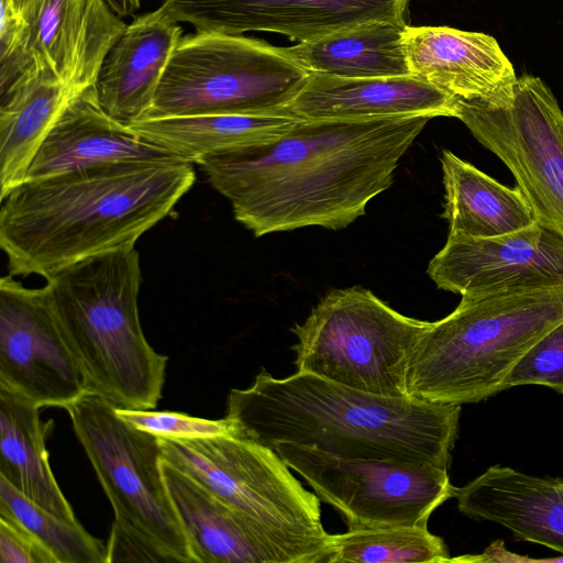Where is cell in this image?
<instances>
[{"label": "cell", "mask_w": 563, "mask_h": 563, "mask_svg": "<svg viewBox=\"0 0 563 563\" xmlns=\"http://www.w3.org/2000/svg\"><path fill=\"white\" fill-rule=\"evenodd\" d=\"M461 405L362 391L311 373L275 378L265 368L231 389L229 433L273 449L279 442L343 459L402 461L449 468Z\"/></svg>", "instance_id": "obj_3"}, {"label": "cell", "mask_w": 563, "mask_h": 563, "mask_svg": "<svg viewBox=\"0 0 563 563\" xmlns=\"http://www.w3.org/2000/svg\"><path fill=\"white\" fill-rule=\"evenodd\" d=\"M35 404L0 387V476L58 518L78 523L48 463L46 433Z\"/></svg>", "instance_id": "obj_23"}, {"label": "cell", "mask_w": 563, "mask_h": 563, "mask_svg": "<svg viewBox=\"0 0 563 563\" xmlns=\"http://www.w3.org/2000/svg\"><path fill=\"white\" fill-rule=\"evenodd\" d=\"M34 0H12L14 8L23 15L32 5Z\"/></svg>", "instance_id": "obj_35"}, {"label": "cell", "mask_w": 563, "mask_h": 563, "mask_svg": "<svg viewBox=\"0 0 563 563\" xmlns=\"http://www.w3.org/2000/svg\"><path fill=\"white\" fill-rule=\"evenodd\" d=\"M410 0H165L154 12L196 32H273L307 42L374 21L406 22Z\"/></svg>", "instance_id": "obj_13"}, {"label": "cell", "mask_w": 563, "mask_h": 563, "mask_svg": "<svg viewBox=\"0 0 563 563\" xmlns=\"http://www.w3.org/2000/svg\"><path fill=\"white\" fill-rule=\"evenodd\" d=\"M427 273L461 296L563 287V236L538 221L495 238L448 235Z\"/></svg>", "instance_id": "obj_14"}, {"label": "cell", "mask_w": 563, "mask_h": 563, "mask_svg": "<svg viewBox=\"0 0 563 563\" xmlns=\"http://www.w3.org/2000/svg\"><path fill=\"white\" fill-rule=\"evenodd\" d=\"M455 118L511 172L538 222L563 236V110L537 76L517 78L510 99H456Z\"/></svg>", "instance_id": "obj_11"}, {"label": "cell", "mask_w": 563, "mask_h": 563, "mask_svg": "<svg viewBox=\"0 0 563 563\" xmlns=\"http://www.w3.org/2000/svg\"><path fill=\"white\" fill-rule=\"evenodd\" d=\"M0 510L30 530L57 563H107V544L78 523L63 520L30 500L0 476Z\"/></svg>", "instance_id": "obj_27"}, {"label": "cell", "mask_w": 563, "mask_h": 563, "mask_svg": "<svg viewBox=\"0 0 563 563\" xmlns=\"http://www.w3.org/2000/svg\"><path fill=\"white\" fill-rule=\"evenodd\" d=\"M76 97L48 69L0 103V200L22 184L49 130Z\"/></svg>", "instance_id": "obj_25"}, {"label": "cell", "mask_w": 563, "mask_h": 563, "mask_svg": "<svg viewBox=\"0 0 563 563\" xmlns=\"http://www.w3.org/2000/svg\"><path fill=\"white\" fill-rule=\"evenodd\" d=\"M461 297L416 343L407 373L409 397L440 405L489 398L503 390L523 354L563 321V287Z\"/></svg>", "instance_id": "obj_5"}, {"label": "cell", "mask_w": 563, "mask_h": 563, "mask_svg": "<svg viewBox=\"0 0 563 563\" xmlns=\"http://www.w3.org/2000/svg\"><path fill=\"white\" fill-rule=\"evenodd\" d=\"M0 387L40 408L65 409L88 391L45 287L11 274L0 280Z\"/></svg>", "instance_id": "obj_12"}, {"label": "cell", "mask_w": 563, "mask_h": 563, "mask_svg": "<svg viewBox=\"0 0 563 563\" xmlns=\"http://www.w3.org/2000/svg\"><path fill=\"white\" fill-rule=\"evenodd\" d=\"M273 450L340 514L347 530L427 528L431 514L456 495L448 470L433 465L343 459L291 442Z\"/></svg>", "instance_id": "obj_10"}, {"label": "cell", "mask_w": 563, "mask_h": 563, "mask_svg": "<svg viewBox=\"0 0 563 563\" xmlns=\"http://www.w3.org/2000/svg\"><path fill=\"white\" fill-rule=\"evenodd\" d=\"M117 413L136 429L173 440H191L229 432L225 418L209 420L170 411L115 408Z\"/></svg>", "instance_id": "obj_32"}, {"label": "cell", "mask_w": 563, "mask_h": 563, "mask_svg": "<svg viewBox=\"0 0 563 563\" xmlns=\"http://www.w3.org/2000/svg\"><path fill=\"white\" fill-rule=\"evenodd\" d=\"M309 74L284 47L196 32L178 42L144 119L284 112Z\"/></svg>", "instance_id": "obj_6"}, {"label": "cell", "mask_w": 563, "mask_h": 563, "mask_svg": "<svg viewBox=\"0 0 563 563\" xmlns=\"http://www.w3.org/2000/svg\"><path fill=\"white\" fill-rule=\"evenodd\" d=\"M196 179L184 159L119 162L25 180L1 199L0 246L10 274H49L134 246Z\"/></svg>", "instance_id": "obj_2"}, {"label": "cell", "mask_w": 563, "mask_h": 563, "mask_svg": "<svg viewBox=\"0 0 563 563\" xmlns=\"http://www.w3.org/2000/svg\"><path fill=\"white\" fill-rule=\"evenodd\" d=\"M181 37L178 24L154 11L126 25L93 85L101 107L111 118L125 125L145 118Z\"/></svg>", "instance_id": "obj_20"}, {"label": "cell", "mask_w": 563, "mask_h": 563, "mask_svg": "<svg viewBox=\"0 0 563 563\" xmlns=\"http://www.w3.org/2000/svg\"><path fill=\"white\" fill-rule=\"evenodd\" d=\"M45 279L51 307L88 391L120 408L154 409L167 356L155 352L142 331L135 245L85 258Z\"/></svg>", "instance_id": "obj_4"}, {"label": "cell", "mask_w": 563, "mask_h": 563, "mask_svg": "<svg viewBox=\"0 0 563 563\" xmlns=\"http://www.w3.org/2000/svg\"><path fill=\"white\" fill-rule=\"evenodd\" d=\"M86 0H34L23 14L30 47L42 69L64 81L71 67Z\"/></svg>", "instance_id": "obj_28"}, {"label": "cell", "mask_w": 563, "mask_h": 563, "mask_svg": "<svg viewBox=\"0 0 563 563\" xmlns=\"http://www.w3.org/2000/svg\"><path fill=\"white\" fill-rule=\"evenodd\" d=\"M115 408L89 391L65 408L113 508L111 531L155 547L170 562L195 563L163 476L158 438Z\"/></svg>", "instance_id": "obj_9"}, {"label": "cell", "mask_w": 563, "mask_h": 563, "mask_svg": "<svg viewBox=\"0 0 563 563\" xmlns=\"http://www.w3.org/2000/svg\"><path fill=\"white\" fill-rule=\"evenodd\" d=\"M298 120L287 111L218 113L144 119L129 126L144 141L196 163L206 155L275 142Z\"/></svg>", "instance_id": "obj_22"}, {"label": "cell", "mask_w": 563, "mask_h": 563, "mask_svg": "<svg viewBox=\"0 0 563 563\" xmlns=\"http://www.w3.org/2000/svg\"><path fill=\"white\" fill-rule=\"evenodd\" d=\"M0 103L42 69L29 44L25 19L12 0H0Z\"/></svg>", "instance_id": "obj_30"}, {"label": "cell", "mask_w": 563, "mask_h": 563, "mask_svg": "<svg viewBox=\"0 0 563 563\" xmlns=\"http://www.w3.org/2000/svg\"><path fill=\"white\" fill-rule=\"evenodd\" d=\"M444 541L422 527H385L332 534L329 563L450 562Z\"/></svg>", "instance_id": "obj_26"}, {"label": "cell", "mask_w": 563, "mask_h": 563, "mask_svg": "<svg viewBox=\"0 0 563 563\" xmlns=\"http://www.w3.org/2000/svg\"><path fill=\"white\" fill-rule=\"evenodd\" d=\"M407 22L374 21L298 43L284 51L309 73L340 77L406 76Z\"/></svg>", "instance_id": "obj_24"}, {"label": "cell", "mask_w": 563, "mask_h": 563, "mask_svg": "<svg viewBox=\"0 0 563 563\" xmlns=\"http://www.w3.org/2000/svg\"><path fill=\"white\" fill-rule=\"evenodd\" d=\"M455 497L462 514L563 554V479L495 465L457 488Z\"/></svg>", "instance_id": "obj_19"}, {"label": "cell", "mask_w": 563, "mask_h": 563, "mask_svg": "<svg viewBox=\"0 0 563 563\" xmlns=\"http://www.w3.org/2000/svg\"><path fill=\"white\" fill-rule=\"evenodd\" d=\"M126 25L103 0H86L81 29L65 81L75 96L95 85L107 54Z\"/></svg>", "instance_id": "obj_29"}, {"label": "cell", "mask_w": 563, "mask_h": 563, "mask_svg": "<svg viewBox=\"0 0 563 563\" xmlns=\"http://www.w3.org/2000/svg\"><path fill=\"white\" fill-rule=\"evenodd\" d=\"M430 321L406 317L371 290L353 286L328 292L291 331L297 372L362 391L407 397L412 351Z\"/></svg>", "instance_id": "obj_7"}, {"label": "cell", "mask_w": 563, "mask_h": 563, "mask_svg": "<svg viewBox=\"0 0 563 563\" xmlns=\"http://www.w3.org/2000/svg\"><path fill=\"white\" fill-rule=\"evenodd\" d=\"M0 563H57V560L30 530L0 510Z\"/></svg>", "instance_id": "obj_33"}, {"label": "cell", "mask_w": 563, "mask_h": 563, "mask_svg": "<svg viewBox=\"0 0 563 563\" xmlns=\"http://www.w3.org/2000/svg\"><path fill=\"white\" fill-rule=\"evenodd\" d=\"M522 385H542L563 394V321L516 363L504 382L503 390Z\"/></svg>", "instance_id": "obj_31"}, {"label": "cell", "mask_w": 563, "mask_h": 563, "mask_svg": "<svg viewBox=\"0 0 563 563\" xmlns=\"http://www.w3.org/2000/svg\"><path fill=\"white\" fill-rule=\"evenodd\" d=\"M428 115L299 119L275 142L196 164L255 236L305 227L346 228L388 189Z\"/></svg>", "instance_id": "obj_1"}, {"label": "cell", "mask_w": 563, "mask_h": 563, "mask_svg": "<svg viewBox=\"0 0 563 563\" xmlns=\"http://www.w3.org/2000/svg\"><path fill=\"white\" fill-rule=\"evenodd\" d=\"M285 110L305 120L455 118L456 98L412 75L350 78L310 73Z\"/></svg>", "instance_id": "obj_17"}, {"label": "cell", "mask_w": 563, "mask_h": 563, "mask_svg": "<svg viewBox=\"0 0 563 563\" xmlns=\"http://www.w3.org/2000/svg\"><path fill=\"white\" fill-rule=\"evenodd\" d=\"M441 166L448 235L495 238L537 222L518 186L503 185L449 150L442 152Z\"/></svg>", "instance_id": "obj_21"}, {"label": "cell", "mask_w": 563, "mask_h": 563, "mask_svg": "<svg viewBox=\"0 0 563 563\" xmlns=\"http://www.w3.org/2000/svg\"><path fill=\"white\" fill-rule=\"evenodd\" d=\"M175 159L181 158L144 141L129 125L111 118L92 86L74 97L55 121L25 180L119 162Z\"/></svg>", "instance_id": "obj_18"}, {"label": "cell", "mask_w": 563, "mask_h": 563, "mask_svg": "<svg viewBox=\"0 0 563 563\" xmlns=\"http://www.w3.org/2000/svg\"><path fill=\"white\" fill-rule=\"evenodd\" d=\"M158 440L162 459L275 537L329 562L332 534L322 526L321 500L301 485L275 450L229 432Z\"/></svg>", "instance_id": "obj_8"}, {"label": "cell", "mask_w": 563, "mask_h": 563, "mask_svg": "<svg viewBox=\"0 0 563 563\" xmlns=\"http://www.w3.org/2000/svg\"><path fill=\"white\" fill-rule=\"evenodd\" d=\"M163 476L195 563H324L222 501L162 459Z\"/></svg>", "instance_id": "obj_15"}, {"label": "cell", "mask_w": 563, "mask_h": 563, "mask_svg": "<svg viewBox=\"0 0 563 563\" xmlns=\"http://www.w3.org/2000/svg\"><path fill=\"white\" fill-rule=\"evenodd\" d=\"M404 48L410 75L456 99L498 103L512 96L518 77L492 35L407 25Z\"/></svg>", "instance_id": "obj_16"}, {"label": "cell", "mask_w": 563, "mask_h": 563, "mask_svg": "<svg viewBox=\"0 0 563 563\" xmlns=\"http://www.w3.org/2000/svg\"><path fill=\"white\" fill-rule=\"evenodd\" d=\"M120 18L132 15L140 8V0H103Z\"/></svg>", "instance_id": "obj_34"}]
</instances>
